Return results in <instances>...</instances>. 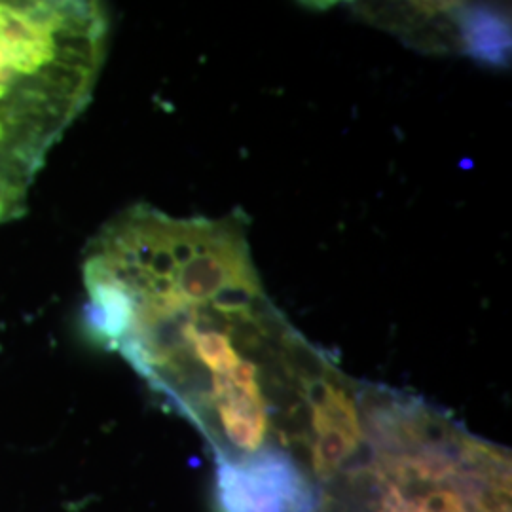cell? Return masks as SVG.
Instances as JSON below:
<instances>
[{"mask_svg":"<svg viewBox=\"0 0 512 512\" xmlns=\"http://www.w3.org/2000/svg\"><path fill=\"white\" fill-rule=\"evenodd\" d=\"M84 277L122 298L114 349L217 463L281 452L306 471L313 423L348 374L264 291L245 219L135 205L95 239Z\"/></svg>","mask_w":512,"mask_h":512,"instance_id":"6da1fadb","label":"cell"},{"mask_svg":"<svg viewBox=\"0 0 512 512\" xmlns=\"http://www.w3.org/2000/svg\"><path fill=\"white\" fill-rule=\"evenodd\" d=\"M363 442L315 512H511V450L420 397L363 382Z\"/></svg>","mask_w":512,"mask_h":512,"instance_id":"7a4b0ae2","label":"cell"},{"mask_svg":"<svg viewBox=\"0 0 512 512\" xmlns=\"http://www.w3.org/2000/svg\"><path fill=\"white\" fill-rule=\"evenodd\" d=\"M219 512H315L317 486L291 456L268 452L217 463Z\"/></svg>","mask_w":512,"mask_h":512,"instance_id":"3957f363","label":"cell"},{"mask_svg":"<svg viewBox=\"0 0 512 512\" xmlns=\"http://www.w3.org/2000/svg\"><path fill=\"white\" fill-rule=\"evenodd\" d=\"M37 171L35 165L29 164L25 158H21L12 148L6 147L0 141V183L8 190L23 198L25 188L33 181V175Z\"/></svg>","mask_w":512,"mask_h":512,"instance_id":"277c9868","label":"cell"},{"mask_svg":"<svg viewBox=\"0 0 512 512\" xmlns=\"http://www.w3.org/2000/svg\"><path fill=\"white\" fill-rule=\"evenodd\" d=\"M4 213H6V211H4V209H2V207H0V219H2V217H4Z\"/></svg>","mask_w":512,"mask_h":512,"instance_id":"5b68a950","label":"cell"}]
</instances>
